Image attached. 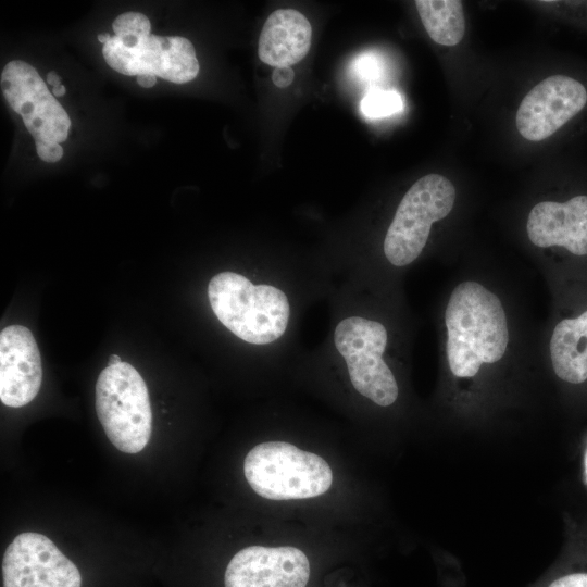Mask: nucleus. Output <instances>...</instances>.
Masks as SVG:
<instances>
[{"instance_id": "1", "label": "nucleus", "mask_w": 587, "mask_h": 587, "mask_svg": "<svg viewBox=\"0 0 587 587\" xmlns=\"http://www.w3.org/2000/svg\"><path fill=\"white\" fill-rule=\"evenodd\" d=\"M440 400L449 423L480 427L522 407L542 380L540 328L517 297L484 270L449 285L440 311Z\"/></svg>"}, {"instance_id": "2", "label": "nucleus", "mask_w": 587, "mask_h": 587, "mask_svg": "<svg viewBox=\"0 0 587 587\" xmlns=\"http://www.w3.org/2000/svg\"><path fill=\"white\" fill-rule=\"evenodd\" d=\"M549 290L550 313L539 333L542 380L566 411L587 416V284Z\"/></svg>"}, {"instance_id": "3", "label": "nucleus", "mask_w": 587, "mask_h": 587, "mask_svg": "<svg viewBox=\"0 0 587 587\" xmlns=\"http://www.w3.org/2000/svg\"><path fill=\"white\" fill-rule=\"evenodd\" d=\"M524 233L549 288L587 284L586 192L537 201L526 214Z\"/></svg>"}, {"instance_id": "4", "label": "nucleus", "mask_w": 587, "mask_h": 587, "mask_svg": "<svg viewBox=\"0 0 587 587\" xmlns=\"http://www.w3.org/2000/svg\"><path fill=\"white\" fill-rule=\"evenodd\" d=\"M112 28L115 35L103 45L102 54L114 71L128 76L151 74L175 84L197 77L199 62L187 38L151 34L149 18L138 12L118 15Z\"/></svg>"}, {"instance_id": "5", "label": "nucleus", "mask_w": 587, "mask_h": 587, "mask_svg": "<svg viewBox=\"0 0 587 587\" xmlns=\"http://www.w3.org/2000/svg\"><path fill=\"white\" fill-rule=\"evenodd\" d=\"M208 297L218 321L247 342L270 344L286 330L289 302L274 286L253 285L240 274L223 272L211 278Z\"/></svg>"}, {"instance_id": "6", "label": "nucleus", "mask_w": 587, "mask_h": 587, "mask_svg": "<svg viewBox=\"0 0 587 587\" xmlns=\"http://www.w3.org/2000/svg\"><path fill=\"white\" fill-rule=\"evenodd\" d=\"M458 192L440 174L419 178L397 205L383 241L387 263L396 268L415 262L425 251L433 228L452 216Z\"/></svg>"}, {"instance_id": "7", "label": "nucleus", "mask_w": 587, "mask_h": 587, "mask_svg": "<svg viewBox=\"0 0 587 587\" xmlns=\"http://www.w3.org/2000/svg\"><path fill=\"white\" fill-rule=\"evenodd\" d=\"M243 473L249 486L270 500L317 497L333 483V472L320 455L286 441H266L246 455Z\"/></svg>"}, {"instance_id": "8", "label": "nucleus", "mask_w": 587, "mask_h": 587, "mask_svg": "<svg viewBox=\"0 0 587 587\" xmlns=\"http://www.w3.org/2000/svg\"><path fill=\"white\" fill-rule=\"evenodd\" d=\"M96 411L113 446L138 453L149 442L152 411L147 385L127 362L107 366L96 384Z\"/></svg>"}, {"instance_id": "9", "label": "nucleus", "mask_w": 587, "mask_h": 587, "mask_svg": "<svg viewBox=\"0 0 587 587\" xmlns=\"http://www.w3.org/2000/svg\"><path fill=\"white\" fill-rule=\"evenodd\" d=\"M334 341L355 390L380 408L394 405L400 388L384 358L389 345L387 326L377 320L350 316L336 326Z\"/></svg>"}, {"instance_id": "10", "label": "nucleus", "mask_w": 587, "mask_h": 587, "mask_svg": "<svg viewBox=\"0 0 587 587\" xmlns=\"http://www.w3.org/2000/svg\"><path fill=\"white\" fill-rule=\"evenodd\" d=\"M1 89L35 141L66 140L71 120L34 66L21 60L9 62L1 73Z\"/></svg>"}, {"instance_id": "11", "label": "nucleus", "mask_w": 587, "mask_h": 587, "mask_svg": "<svg viewBox=\"0 0 587 587\" xmlns=\"http://www.w3.org/2000/svg\"><path fill=\"white\" fill-rule=\"evenodd\" d=\"M3 587H82L78 567L47 536L26 532L7 547Z\"/></svg>"}, {"instance_id": "12", "label": "nucleus", "mask_w": 587, "mask_h": 587, "mask_svg": "<svg viewBox=\"0 0 587 587\" xmlns=\"http://www.w3.org/2000/svg\"><path fill=\"white\" fill-rule=\"evenodd\" d=\"M586 104L587 89L582 82L563 74L551 75L521 101L515 117L517 132L527 140H544L578 115Z\"/></svg>"}, {"instance_id": "13", "label": "nucleus", "mask_w": 587, "mask_h": 587, "mask_svg": "<svg viewBox=\"0 0 587 587\" xmlns=\"http://www.w3.org/2000/svg\"><path fill=\"white\" fill-rule=\"evenodd\" d=\"M310 575V561L296 547L249 546L228 562L224 587H307Z\"/></svg>"}, {"instance_id": "14", "label": "nucleus", "mask_w": 587, "mask_h": 587, "mask_svg": "<svg viewBox=\"0 0 587 587\" xmlns=\"http://www.w3.org/2000/svg\"><path fill=\"white\" fill-rule=\"evenodd\" d=\"M42 379L41 359L30 330L11 325L0 333V399L20 408L38 394Z\"/></svg>"}, {"instance_id": "15", "label": "nucleus", "mask_w": 587, "mask_h": 587, "mask_svg": "<svg viewBox=\"0 0 587 587\" xmlns=\"http://www.w3.org/2000/svg\"><path fill=\"white\" fill-rule=\"evenodd\" d=\"M312 27L297 10L280 9L266 18L258 43V54L270 66H291L300 62L311 47Z\"/></svg>"}, {"instance_id": "16", "label": "nucleus", "mask_w": 587, "mask_h": 587, "mask_svg": "<svg viewBox=\"0 0 587 587\" xmlns=\"http://www.w3.org/2000/svg\"><path fill=\"white\" fill-rule=\"evenodd\" d=\"M422 24L433 41L452 47L465 34L463 4L458 0H416Z\"/></svg>"}, {"instance_id": "17", "label": "nucleus", "mask_w": 587, "mask_h": 587, "mask_svg": "<svg viewBox=\"0 0 587 587\" xmlns=\"http://www.w3.org/2000/svg\"><path fill=\"white\" fill-rule=\"evenodd\" d=\"M530 587H587V549L571 538L560 562Z\"/></svg>"}, {"instance_id": "18", "label": "nucleus", "mask_w": 587, "mask_h": 587, "mask_svg": "<svg viewBox=\"0 0 587 587\" xmlns=\"http://www.w3.org/2000/svg\"><path fill=\"white\" fill-rule=\"evenodd\" d=\"M403 109L401 95L396 90L372 89L361 101V113L370 120L390 116Z\"/></svg>"}, {"instance_id": "19", "label": "nucleus", "mask_w": 587, "mask_h": 587, "mask_svg": "<svg viewBox=\"0 0 587 587\" xmlns=\"http://www.w3.org/2000/svg\"><path fill=\"white\" fill-rule=\"evenodd\" d=\"M383 70V63L378 55L374 53H363L352 63L353 73L361 79H375Z\"/></svg>"}, {"instance_id": "20", "label": "nucleus", "mask_w": 587, "mask_h": 587, "mask_svg": "<svg viewBox=\"0 0 587 587\" xmlns=\"http://www.w3.org/2000/svg\"><path fill=\"white\" fill-rule=\"evenodd\" d=\"M38 157L46 162H57L63 155V148L60 143L36 141Z\"/></svg>"}, {"instance_id": "21", "label": "nucleus", "mask_w": 587, "mask_h": 587, "mask_svg": "<svg viewBox=\"0 0 587 587\" xmlns=\"http://www.w3.org/2000/svg\"><path fill=\"white\" fill-rule=\"evenodd\" d=\"M295 78V72L291 66L275 67L272 74V80L278 88L288 87Z\"/></svg>"}, {"instance_id": "22", "label": "nucleus", "mask_w": 587, "mask_h": 587, "mask_svg": "<svg viewBox=\"0 0 587 587\" xmlns=\"http://www.w3.org/2000/svg\"><path fill=\"white\" fill-rule=\"evenodd\" d=\"M136 80L139 86L143 88H151L157 83V76L151 75V74H142V75L136 76Z\"/></svg>"}, {"instance_id": "23", "label": "nucleus", "mask_w": 587, "mask_h": 587, "mask_svg": "<svg viewBox=\"0 0 587 587\" xmlns=\"http://www.w3.org/2000/svg\"><path fill=\"white\" fill-rule=\"evenodd\" d=\"M572 538L587 549V527L576 529Z\"/></svg>"}, {"instance_id": "24", "label": "nucleus", "mask_w": 587, "mask_h": 587, "mask_svg": "<svg viewBox=\"0 0 587 587\" xmlns=\"http://www.w3.org/2000/svg\"><path fill=\"white\" fill-rule=\"evenodd\" d=\"M47 83L52 87L61 85V77L55 72H49L47 74Z\"/></svg>"}, {"instance_id": "25", "label": "nucleus", "mask_w": 587, "mask_h": 587, "mask_svg": "<svg viewBox=\"0 0 587 587\" xmlns=\"http://www.w3.org/2000/svg\"><path fill=\"white\" fill-rule=\"evenodd\" d=\"M583 479H584V483L587 487V440H586V445H585V451H584V454H583Z\"/></svg>"}, {"instance_id": "26", "label": "nucleus", "mask_w": 587, "mask_h": 587, "mask_svg": "<svg viewBox=\"0 0 587 587\" xmlns=\"http://www.w3.org/2000/svg\"><path fill=\"white\" fill-rule=\"evenodd\" d=\"M51 91H52V95H53L54 97H62V96L65 95L66 89H65V87L61 84V85H59V86L52 87V90H51Z\"/></svg>"}, {"instance_id": "27", "label": "nucleus", "mask_w": 587, "mask_h": 587, "mask_svg": "<svg viewBox=\"0 0 587 587\" xmlns=\"http://www.w3.org/2000/svg\"><path fill=\"white\" fill-rule=\"evenodd\" d=\"M122 359L120 355L117 354H111L110 358H109V362H108V366H111V365H117L120 363H122Z\"/></svg>"}, {"instance_id": "28", "label": "nucleus", "mask_w": 587, "mask_h": 587, "mask_svg": "<svg viewBox=\"0 0 587 587\" xmlns=\"http://www.w3.org/2000/svg\"><path fill=\"white\" fill-rule=\"evenodd\" d=\"M111 35L108 34V33H104V34H99L98 35V41L105 45L110 39H111Z\"/></svg>"}]
</instances>
